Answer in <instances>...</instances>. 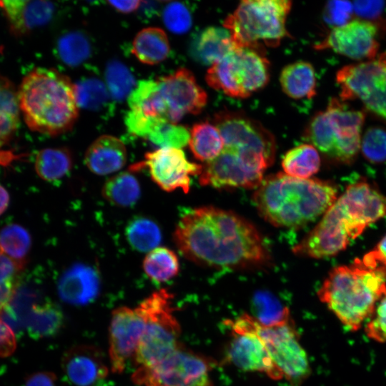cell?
I'll return each mask as SVG.
<instances>
[{"label": "cell", "mask_w": 386, "mask_h": 386, "mask_svg": "<svg viewBox=\"0 0 386 386\" xmlns=\"http://www.w3.org/2000/svg\"><path fill=\"white\" fill-rule=\"evenodd\" d=\"M174 237L185 257L208 267H244L268 259L263 239L252 223L214 207H198L184 214Z\"/></svg>", "instance_id": "1"}, {"label": "cell", "mask_w": 386, "mask_h": 386, "mask_svg": "<svg viewBox=\"0 0 386 386\" xmlns=\"http://www.w3.org/2000/svg\"><path fill=\"white\" fill-rule=\"evenodd\" d=\"M386 215V197L368 182L350 184L320 221L293 249L295 254L321 259L345 250L351 240Z\"/></svg>", "instance_id": "2"}, {"label": "cell", "mask_w": 386, "mask_h": 386, "mask_svg": "<svg viewBox=\"0 0 386 386\" xmlns=\"http://www.w3.org/2000/svg\"><path fill=\"white\" fill-rule=\"evenodd\" d=\"M337 199L334 184L318 179H298L283 172L263 179L253 202L261 215L274 226L298 228L315 221Z\"/></svg>", "instance_id": "3"}, {"label": "cell", "mask_w": 386, "mask_h": 386, "mask_svg": "<svg viewBox=\"0 0 386 386\" xmlns=\"http://www.w3.org/2000/svg\"><path fill=\"white\" fill-rule=\"evenodd\" d=\"M386 290V267H370L356 258L332 268L318 290L320 300L348 330H359Z\"/></svg>", "instance_id": "4"}, {"label": "cell", "mask_w": 386, "mask_h": 386, "mask_svg": "<svg viewBox=\"0 0 386 386\" xmlns=\"http://www.w3.org/2000/svg\"><path fill=\"white\" fill-rule=\"evenodd\" d=\"M21 113L34 132L55 136L68 132L79 114L74 84L54 69L38 67L18 90Z\"/></svg>", "instance_id": "5"}, {"label": "cell", "mask_w": 386, "mask_h": 386, "mask_svg": "<svg viewBox=\"0 0 386 386\" xmlns=\"http://www.w3.org/2000/svg\"><path fill=\"white\" fill-rule=\"evenodd\" d=\"M365 119V112L352 109L333 97L325 111L312 117L304 137L329 160L351 164L360 151Z\"/></svg>", "instance_id": "6"}, {"label": "cell", "mask_w": 386, "mask_h": 386, "mask_svg": "<svg viewBox=\"0 0 386 386\" xmlns=\"http://www.w3.org/2000/svg\"><path fill=\"white\" fill-rule=\"evenodd\" d=\"M291 6L286 0L242 1L223 26L237 47L262 51V42L274 46L289 36L285 24Z\"/></svg>", "instance_id": "7"}, {"label": "cell", "mask_w": 386, "mask_h": 386, "mask_svg": "<svg viewBox=\"0 0 386 386\" xmlns=\"http://www.w3.org/2000/svg\"><path fill=\"white\" fill-rule=\"evenodd\" d=\"M172 295L165 289L152 293L137 307L145 327L133 357L137 368H152L182 344L180 325L174 315Z\"/></svg>", "instance_id": "8"}, {"label": "cell", "mask_w": 386, "mask_h": 386, "mask_svg": "<svg viewBox=\"0 0 386 386\" xmlns=\"http://www.w3.org/2000/svg\"><path fill=\"white\" fill-rule=\"evenodd\" d=\"M269 79V63L262 51L236 47L207 71L212 88L235 98H246L263 88Z\"/></svg>", "instance_id": "9"}, {"label": "cell", "mask_w": 386, "mask_h": 386, "mask_svg": "<svg viewBox=\"0 0 386 386\" xmlns=\"http://www.w3.org/2000/svg\"><path fill=\"white\" fill-rule=\"evenodd\" d=\"M273 162L254 149L224 147L216 159L202 165L199 182L217 189L257 188Z\"/></svg>", "instance_id": "10"}, {"label": "cell", "mask_w": 386, "mask_h": 386, "mask_svg": "<svg viewBox=\"0 0 386 386\" xmlns=\"http://www.w3.org/2000/svg\"><path fill=\"white\" fill-rule=\"evenodd\" d=\"M336 81L342 102L359 99L367 110L386 120V51L372 60L342 67Z\"/></svg>", "instance_id": "11"}, {"label": "cell", "mask_w": 386, "mask_h": 386, "mask_svg": "<svg viewBox=\"0 0 386 386\" xmlns=\"http://www.w3.org/2000/svg\"><path fill=\"white\" fill-rule=\"evenodd\" d=\"M210 371L207 360L181 345L157 365L136 368L132 380L139 386H212Z\"/></svg>", "instance_id": "12"}, {"label": "cell", "mask_w": 386, "mask_h": 386, "mask_svg": "<svg viewBox=\"0 0 386 386\" xmlns=\"http://www.w3.org/2000/svg\"><path fill=\"white\" fill-rule=\"evenodd\" d=\"M257 331L282 379L297 386L310 376L308 357L292 321L264 326L257 320Z\"/></svg>", "instance_id": "13"}, {"label": "cell", "mask_w": 386, "mask_h": 386, "mask_svg": "<svg viewBox=\"0 0 386 386\" xmlns=\"http://www.w3.org/2000/svg\"><path fill=\"white\" fill-rule=\"evenodd\" d=\"M226 324L231 332L227 360L242 370L262 372L276 380L282 379L257 331V320L252 315L243 314L227 320Z\"/></svg>", "instance_id": "14"}, {"label": "cell", "mask_w": 386, "mask_h": 386, "mask_svg": "<svg viewBox=\"0 0 386 386\" xmlns=\"http://www.w3.org/2000/svg\"><path fill=\"white\" fill-rule=\"evenodd\" d=\"M377 35L378 26L375 22L358 18L332 28L314 48L331 49L355 60H372L378 55Z\"/></svg>", "instance_id": "15"}, {"label": "cell", "mask_w": 386, "mask_h": 386, "mask_svg": "<svg viewBox=\"0 0 386 386\" xmlns=\"http://www.w3.org/2000/svg\"><path fill=\"white\" fill-rule=\"evenodd\" d=\"M157 81L169 122L177 124L187 114H199L207 104L206 92L187 69H179Z\"/></svg>", "instance_id": "16"}, {"label": "cell", "mask_w": 386, "mask_h": 386, "mask_svg": "<svg viewBox=\"0 0 386 386\" xmlns=\"http://www.w3.org/2000/svg\"><path fill=\"white\" fill-rule=\"evenodd\" d=\"M148 169L152 180L162 189L172 192L182 189L187 193L191 177L200 175L202 165L190 162L181 149L161 148L145 154L144 160L132 166L133 169Z\"/></svg>", "instance_id": "17"}, {"label": "cell", "mask_w": 386, "mask_h": 386, "mask_svg": "<svg viewBox=\"0 0 386 386\" xmlns=\"http://www.w3.org/2000/svg\"><path fill=\"white\" fill-rule=\"evenodd\" d=\"M144 327L145 321L137 307L122 306L112 311L108 352L113 373H122L128 360L133 359Z\"/></svg>", "instance_id": "18"}, {"label": "cell", "mask_w": 386, "mask_h": 386, "mask_svg": "<svg viewBox=\"0 0 386 386\" xmlns=\"http://www.w3.org/2000/svg\"><path fill=\"white\" fill-rule=\"evenodd\" d=\"M214 124L222 135L224 147L252 149L274 159V138L259 122L237 112L224 111L215 114Z\"/></svg>", "instance_id": "19"}, {"label": "cell", "mask_w": 386, "mask_h": 386, "mask_svg": "<svg viewBox=\"0 0 386 386\" xmlns=\"http://www.w3.org/2000/svg\"><path fill=\"white\" fill-rule=\"evenodd\" d=\"M61 367L68 380L76 386H94L109 375L103 353L93 345L68 349L62 357Z\"/></svg>", "instance_id": "20"}, {"label": "cell", "mask_w": 386, "mask_h": 386, "mask_svg": "<svg viewBox=\"0 0 386 386\" xmlns=\"http://www.w3.org/2000/svg\"><path fill=\"white\" fill-rule=\"evenodd\" d=\"M0 7L8 21L11 33L24 36L46 24L54 13V4L47 1H0Z\"/></svg>", "instance_id": "21"}, {"label": "cell", "mask_w": 386, "mask_h": 386, "mask_svg": "<svg viewBox=\"0 0 386 386\" xmlns=\"http://www.w3.org/2000/svg\"><path fill=\"white\" fill-rule=\"evenodd\" d=\"M57 288L60 298L65 302L84 305L97 297L100 280L92 267L76 264L61 275Z\"/></svg>", "instance_id": "22"}, {"label": "cell", "mask_w": 386, "mask_h": 386, "mask_svg": "<svg viewBox=\"0 0 386 386\" xmlns=\"http://www.w3.org/2000/svg\"><path fill=\"white\" fill-rule=\"evenodd\" d=\"M127 161L124 143L111 135L98 137L88 148L84 162L89 169L99 175L119 170Z\"/></svg>", "instance_id": "23"}, {"label": "cell", "mask_w": 386, "mask_h": 386, "mask_svg": "<svg viewBox=\"0 0 386 386\" xmlns=\"http://www.w3.org/2000/svg\"><path fill=\"white\" fill-rule=\"evenodd\" d=\"M236 47L226 28L209 26L203 29L193 40L192 54L199 63L212 66Z\"/></svg>", "instance_id": "24"}, {"label": "cell", "mask_w": 386, "mask_h": 386, "mask_svg": "<svg viewBox=\"0 0 386 386\" xmlns=\"http://www.w3.org/2000/svg\"><path fill=\"white\" fill-rule=\"evenodd\" d=\"M64 322L62 311L54 303L34 302L26 315L24 329L33 338L51 337L60 332Z\"/></svg>", "instance_id": "25"}, {"label": "cell", "mask_w": 386, "mask_h": 386, "mask_svg": "<svg viewBox=\"0 0 386 386\" xmlns=\"http://www.w3.org/2000/svg\"><path fill=\"white\" fill-rule=\"evenodd\" d=\"M279 81L283 91L295 99H311L316 94L317 79L312 65L298 61L282 69Z\"/></svg>", "instance_id": "26"}, {"label": "cell", "mask_w": 386, "mask_h": 386, "mask_svg": "<svg viewBox=\"0 0 386 386\" xmlns=\"http://www.w3.org/2000/svg\"><path fill=\"white\" fill-rule=\"evenodd\" d=\"M170 45L164 30L148 27L141 30L132 42V52L142 63L154 65L165 60Z\"/></svg>", "instance_id": "27"}, {"label": "cell", "mask_w": 386, "mask_h": 386, "mask_svg": "<svg viewBox=\"0 0 386 386\" xmlns=\"http://www.w3.org/2000/svg\"><path fill=\"white\" fill-rule=\"evenodd\" d=\"M20 107L18 90L0 74V147L14 137L19 124Z\"/></svg>", "instance_id": "28"}, {"label": "cell", "mask_w": 386, "mask_h": 386, "mask_svg": "<svg viewBox=\"0 0 386 386\" xmlns=\"http://www.w3.org/2000/svg\"><path fill=\"white\" fill-rule=\"evenodd\" d=\"M188 144L195 158L204 163L216 159L224 148L219 129L208 122L193 126Z\"/></svg>", "instance_id": "29"}, {"label": "cell", "mask_w": 386, "mask_h": 386, "mask_svg": "<svg viewBox=\"0 0 386 386\" xmlns=\"http://www.w3.org/2000/svg\"><path fill=\"white\" fill-rule=\"evenodd\" d=\"M320 165L319 152L310 144H302L290 149L282 160L284 173L298 179H309L318 172Z\"/></svg>", "instance_id": "30"}, {"label": "cell", "mask_w": 386, "mask_h": 386, "mask_svg": "<svg viewBox=\"0 0 386 386\" xmlns=\"http://www.w3.org/2000/svg\"><path fill=\"white\" fill-rule=\"evenodd\" d=\"M72 165V155L66 148L42 149L37 154L35 159L37 174L46 181L61 179L69 172Z\"/></svg>", "instance_id": "31"}, {"label": "cell", "mask_w": 386, "mask_h": 386, "mask_svg": "<svg viewBox=\"0 0 386 386\" xmlns=\"http://www.w3.org/2000/svg\"><path fill=\"white\" fill-rule=\"evenodd\" d=\"M102 194L107 200L115 205L129 207L139 198L140 187L134 175L123 172L106 182L102 189Z\"/></svg>", "instance_id": "32"}, {"label": "cell", "mask_w": 386, "mask_h": 386, "mask_svg": "<svg viewBox=\"0 0 386 386\" xmlns=\"http://www.w3.org/2000/svg\"><path fill=\"white\" fill-rule=\"evenodd\" d=\"M143 269L151 279L164 282L177 274L179 260L171 249L157 247L147 254L143 262Z\"/></svg>", "instance_id": "33"}, {"label": "cell", "mask_w": 386, "mask_h": 386, "mask_svg": "<svg viewBox=\"0 0 386 386\" xmlns=\"http://www.w3.org/2000/svg\"><path fill=\"white\" fill-rule=\"evenodd\" d=\"M252 310V316L264 326H274L291 321L289 309L269 292L255 293Z\"/></svg>", "instance_id": "34"}, {"label": "cell", "mask_w": 386, "mask_h": 386, "mask_svg": "<svg viewBox=\"0 0 386 386\" xmlns=\"http://www.w3.org/2000/svg\"><path fill=\"white\" fill-rule=\"evenodd\" d=\"M56 52L64 64L77 66L90 56L91 46L86 34L72 31L60 36L56 44Z\"/></svg>", "instance_id": "35"}, {"label": "cell", "mask_w": 386, "mask_h": 386, "mask_svg": "<svg viewBox=\"0 0 386 386\" xmlns=\"http://www.w3.org/2000/svg\"><path fill=\"white\" fill-rule=\"evenodd\" d=\"M126 237L136 250L148 252L155 249L161 242V232L157 224L145 217H137L126 228Z\"/></svg>", "instance_id": "36"}, {"label": "cell", "mask_w": 386, "mask_h": 386, "mask_svg": "<svg viewBox=\"0 0 386 386\" xmlns=\"http://www.w3.org/2000/svg\"><path fill=\"white\" fill-rule=\"evenodd\" d=\"M31 247V237L21 226L11 224L0 231V250L11 259L25 262Z\"/></svg>", "instance_id": "37"}, {"label": "cell", "mask_w": 386, "mask_h": 386, "mask_svg": "<svg viewBox=\"0 0 386 386\" xmlns=\"http://www.w3.org/2000/svg\"><path fill=\"white\" fill-rule=\"evenodd\" d=\"M74 91L79 107L92 111L102 109L109 97L107 86L95 78L79 81L74 84Z\"/></svg>", "instance_id": "38"}, {"label": "cell", "mask_w": 386, "mask_h": 386, "mask_svg": "<svg viewBox=\"0 0 386 386\" xmlns=\"http://www.w3.org/2000/svg\"><path fill=\"white\" fill-rule=\"evenodd\" d=\"M105 79L110 95L118 101L129 97L137 86L129 69L117 60H112L107 64Z\"/></svg>", "instance_id": "39"}, {"label": "cell", "mask_w": 386, "mask_h": 386, "mask_svg": "<svg viewBox=\"0 0 386 386\" xmlns=\"http://www.w3.org/2000/svg\"><path fill=\"white\" fill-rule=\"evenodd\" d=\"M24 263L11 259L0 250V311L10 302L18 288Z\"/></svg>", "instance_id": "40"}, {"label": "cell", "mask_w": 386, "mask_h": 386, "mask_svg": "<svg viewBox=\"0 0 386 386\" xmlns=\"http://www.w3.org/2000/svg\"><path fill=\"white\" fill-rule=\"evenodd\" d=\"M190 132L184 126L163 122L147 138L154 145L161 148L181 149L189 144Z\"/></svg>", "instance_id": "41"}, {"label": "cell", "mask_w": 386, "mask_h": 386, "mask_svg": "<svg viewBox=\"0 0 386 386\" xmlns=\"http://www.w3.org/2000/svg\"><path fill=\"white\" fill-rule=\"evenodd\" d=\"M360 151L365 159L371 163L386 162V129L368 128L361 138Z\"/></svg>", "instance_id": "42"}, {"label": "cell", "mask_w": 386, "mask_h": 386, "mask_svg": "<svg viewBox=\"0 0 386 386\" xmlns=\"http://www.w3.org/2000/svg\"><path fill=\"white\" fill-rule=\"evenodd\" d=\"M162 19L165 26L172 33H186L192 26V15L182 3L174 1L165 6Z\"/></svg>", "instance_id": "43"}, {"label": "cell", "mask_w": 386, "mask_h": 386, "mask_svg": "<svg viewBox=\"0 0 386 386\" xmlns=\"http://www.w3.org/2000/svg\"><path fill=\"white\" fill-rule=\"evenodd\" d=\"M366 336L377 342H386V290L376 304L375 310L365 322Z\"/></svg>", "instance_id": "44"}, {"label": "cell", "mask_w": 386, "mask_h": 386, "mask_svg": "<svg viewBox=\"0 0 386 386\" xmlns=\"http://www.w3.org/2000/svg\"><path fill=\"white\" fill-rule=\"evenodd\" d=\"M353 4L350 1H332L327 2L323 11L325 21L334 27L344 25L351 21Z\"/></svg>", "instance_id": "45"}, {"label": "cell", "mask_w": 386, "mask_h": 386, "mask_svg": "<svg viewBox=\"0 0 386 386\" xmlns=\"http://www.w3.org/2000/svg\"><path fill=\"white\" fill-rule=\"evenodd\" d=\"M16 337L12 329L0 318V357L11 355L16 349Z\"/></svg>", "instance_id": "46"}, {"label": "cell", "mask_w": 386, "mask_h": 386, "mask_svg": "<svg viewBox=\"0 0 386 386\" xmlns=\"http://www.w3.org/2000/svg\"><path fill=\"white\" fill-rule=\"evenodd\" d=\"M361 259L368 266L386 267V234Z\"/></svg>", "instance_id": "47"}, {"label": "cell", "mask_w": 386, "mask_h": 386, "mask_svg": "<svg viewBox=\"0 0 386 386\" xmlns=\"http://www.w3.org/2000/svg\"><path fill=\"white\" fill-rule=\"evenodd\" d=\"M381 1H355L353 11L359 19L366 20V18H373L380 13L383 6Z\"/></svg>", "instance_id": "48"}, {"label": "cell", "mask_w": 386, "mask_h": 386, "mask_svg": "<svg viewBox=\"0 0 386 386\" xmlns=\"http://www.w3.org/2000/svg\"><path fill=\"white\" fill-rule=\"evenodd\" d=\"M56 376L51 372H38L27 377L24 386H56Z\"/></svg>", "instance_id": "49"}, {"label": "cell", "mask_w": 386, "mask_h": 386, "mask_svg": "<svg viewBox=\"0 0 386 386\" xmlns=\"http://www.w3.org/2000/svg\"><path fill=\"white\" fill-rule=\"evenodd\" d=\"M108 3L117 11L129 14L138 9L139 1H109Z\"/></svg>", "instance_id": "50"}, {"label": "cell", "mask_w": 386, "mask_h": 386, "mask_svg": "<svg viewBox=\"0 0 386 386\" xmlns=\"http://www.w3.org/2000/svg\"><path fill=\"white\" fill-rule=\"evenodd\" d=\"M25 157L24 154H15L10 150L0 149V165L8 166L16 160H19Z\"/></svg>", "instance_id": "51"}, {"label": "cell", "mask_w": 386, "mask_h": 386, "mask_svg": "<svg viewBox=\"0 0 386 386\" xmlns=\"http://www.w3.org/2000/svg\"><path fill=\"white\" fill-rule=\"evenodd\" d=\"M9 203L8 192L0 185V215L6 209Z\"/></svg>", "instance_id": "52"}]
</instances>
